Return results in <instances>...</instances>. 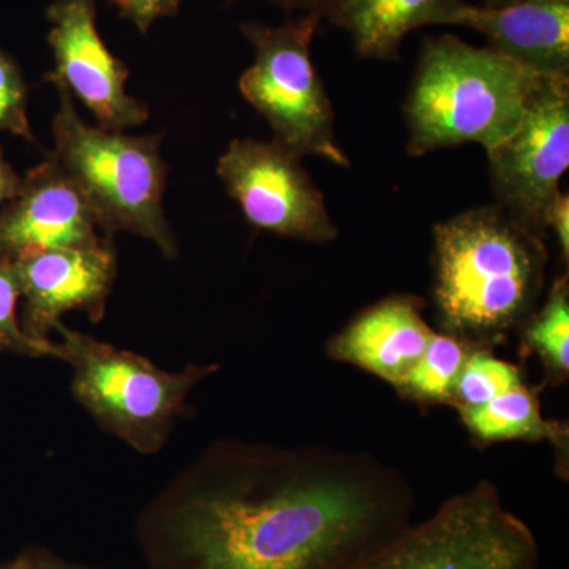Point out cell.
<instances>
[{
	"mask_svg": "<svg viewBox=\"0 0 569 569\" xmlns=\"http://www.w3.org/2000/svg\"><path fill=\"white\" fill-rule=\"evenodd\" d=\"M415 496L372 456L209 445L144 505L148 569H342L415 522Z\"/></svg>",
	"mask_w": 569,
	"mask_h": 569,
	"instance_id": "cell-1",
	"label": "cell"
},
{
	"mask_svg": "<svg viewBox=\"0 0 569 569\" xmlns=\"http://www.w3.org/2000/svg\"><path fill=\"white\" fill-rule=\"evenodd\" d=\"M433 299L445 332L488 350L529 320L545 284L542 239L497 206L438 223Z\"/></svg>",
	"mask_w": 569,
	"mask_h": 569,
	"instance_id": "cell-2",
	"label": "cell"
},
{
	"mask_svg": "<svg viewBox=\"0 0 569 569\" xmlns=\"http://www.w3.org/2000/svg\"><path fill=\"white\" fill-rule=\"evenodd\" d=\"M545 77L490 47L427 39L406 102L408 152L467 142L490 151L516 132Z\"/></svg>",
	"mask_w": 569,
	"mask_h": 569,
	"instance_id": "cell-3",
	"label": "cell"
},
{
	"mask_svg": "<svg viewBox=\"0 0 569 569\" xmlns=\"http://www.w3.org/2000/svg\"><path fill=\"white\" fill-rule=\"evenodd\" d=\"M58 361L71 369V392L104 432L138 455L153 456L168 443L193 389L220 366L190 362L178 372L146 356L56 325Z\"/></svg>",
	"mask_w": 569,
	"mask_h": 569,
	"instance_id": "cell-4",
	"label": "cell"
},
{
	"mask_svg": "<svg viewBox=\"0 0 569 569\" xmlns=\"http://www.w3.org/2000/svg\"><path fill=\"white\" fill-rule=\"evenodd\" d=\"M59 110L52 122V159L91 206L107 238L119 231L153 242L163 257H178V241L163 211L168 168L160 137H129L88 126L69 89L56 84Z\"/></svg>",
	"mask_w": 569,
	"mask_h": 569,
	"instance_id": "cell-5",
	"label": "cell"
},
{
	"mask_svg": "<svg viewBox=\"0 0 569 569\" xmlns=\"http://www.w3.org/2000/svg\"><path fill=\"white\" fill-rule=\"evenodd\" d=\"M538 561L533 531L481 481L342 569H535Z\"/></svg>",
	"mask_w": 569,
	"mask_h": 569,
	"instance_id": "cell-6",
	"label": "cell"
},
{
	"mask_svg": "<svg viewBox=\"0 0 569 569\" xmlns=\"http://www.w3.org/2000/svg\"><path fill=\"white\" fill-rule=\"evenodd\" d=\"M320 24V18L312 14L282 26L244 22L242 33L253 44L254 61L242 74L239 89L268 121L277 144L301 159L317 156L337 167H350L337 144L335 111L310 54Z\"/></svg>",
	"mask_w": 569,
	"mask_h": 569,
	"instance_id": "cell-7",
	"label": "cell"
},
{
	"mask_svg": "<svg viewBox=\"0 0 569 569\" xmlns=\"http://www.w3.org/2000/svg\"><path fill=\"white\" fill-rule=\"evenodd\" d=\"M488 157L497 208L545 239L546 217L569 167V73L542 78L516 132Z\"/></svg>",
	"mask_w": 569,
	"mask_h": 569,
	"instance_id": "cell-8",
	"label": "cell"
},
{
	"mask_svg": "<svg viewBox=\"0 0 569 569\" xmlns=\"http://www.w3.org/2000/svg\"><path fill=\"white\" fill-rule=\"evenodd\" d=\"M217 173L253 227L313 244L339 234L301 157L274 140L231 141Z\"/></svg>",
	"mask_w": 569,
	"mask_h": 569,
	"instance_id": "cell-9",
	"label": "cell"
},
{
	"mask_svg": "<svg viewBox=\"0 0 569 569\" xmlns=\"http://www.w3.org/2000/svg\"><path fill=\"white\" fill-rule=\"evenodd\" d=\"M47 17L56 62L47 80L74 93L93 112L100 129L122 132L148 121V107L126 92L129 69L100 36L96 0H56Z\"/></svg>",
	"mask_w": 569,
	"mask_h": 569,
	"instance_id": "cell-10",
	"label": "cell"
},
{
	"mask_svg": "<svg viewBox=\"0 0 569 569\" xmlns=\"http://www.w3.org/2000/svg\"><path fill=\"white\" fill-rule=\"evenodd\" d=\"M73 181L54 159L22 179L17 198L0 208V260L61 249H97L111 244Z\"/></svg>",
	"mask_w": 569,
	"mask_h": 569,
	"instance_id": "cell-11",
	"label": "cell"
},
{
	"mask_svg": "<svg viewBox=\"0 0 569 569\" xmlns=\"http://www.w3.org/2000/svg\"><path fill=\"white\" fill-rule=\"evenodd\" d=\"M14 266L21 283V326L32 339L52 342L56 325L73 310H81L93 323L103 320L118 274L112 244L47 250Z\"/></svg>",
	"mask_w": 569,
	"mask_h": 569,
	"instance_id": "cell-12",
	"label": "cell"
},
{
	"mask_svg": "<svg viewBox=\"0 0 569 569\" xmlns=\"http://www.w3.org/2000/svg\"><path fill=\"white\" fill-rule=\"evenodd\" d=\"M443 24L475 29L492 50L539 74L569 73V2L515 0L501 7L462 2Z\"/></svg>",
	"mask_w": 569,
	"mask_h": 569,
	"instance_id": "cell-13",
	"label": "cell"
},
{
	"mask_svg": "<svg viewBox=\"0 0 569 569\" xmlns=\"http://www.w3.org/2000/svg\"><path fill=\"white\" fill-rule=\"evenodd\" d=\"M421 309V301L415 296H389L332 337L328 355L396 388L436 332L427 325Z\"/></svg>",
	"mask_w": 569,
	"mask_h": 569,
	"instance_id": "cell-14",
	"label": "cell"
},
{
	"mask_svg": "<svg viewBox=\"0 0 569 569\" xmlns=\"http://www.w3.org/2000/svg\"><path fill=\"white\" fill-rule=\"evenodd\" d=\"M462 2L466 0H342L335 24L350 33L359 54L395 61L407 33L421 26L443 24Z\"/></svg>",
	"mask_w": 569,
	"mask_h": 569,
	"instance_id": "cell-15",
	"label": "cell"
},
{
	"mask_svg": "<svg viewBox=\"0 0 569 569\" xmlns=\"http://www.w3.org/2000/svg\"><path fill=\"white\" fill-rule=\"evenodd\" d=\"M460 419L479 443L526 440L550 441L568 452V429L560 422L548 421L541 413L537 392L526 385L496 397L485 406L460 408Z\"/></svg>",
	"mask_w": 569,
	"mask_h": 569,
	"instance_id": "cell-16",
	"label": "cell"
},
{
	"mask_svg": "<svg viewBox=\"0 0 569 569\" xmlns=\"http://www.w3.org/2000/svg\"><path fill=\"white\" fill-rule=\"evenodd\" d=\"M473 348L459 337L433 332L425 353L397 385V391L419 403L451 406L456 381Z\"/></svg>",
	"mask_w": 569,
	"mask_h": 569,
	"instance_id": "cell-17",
	"label": "cell"
},
{
	"mask_svg": "<svg viewBox=\"0 0 569 569\" xmlns=\"http://www.w3.org/2000/svg\"><path fill=\"white\" fill-rule=\"evenodd\" d=\"M523 343L539 356L552 381H567L569 373L568 277L556 280L548 301L527 321Z\"/></svg>",
	"mask_w": 569,
	"mask_h": 569,
	"instance_id": "cell-18",
	"label": "cell"
},
{
	"mask_svg": "<svg viewBox=\"0 0 569 569\" xmlns=\"http://www.w3.org/2000/svg\"><path fill=\"white\" fill-rule=\"evenodd\" d=\"M520 385L523 380L518 366L496 358L485 348H473L456 381L451 406L458 410L485 406Z\"/></svg>",
	"mask_w": 569,
	"mask_h": 569,
	"instance_id": "cell-19",
	"label": "cell"
},
{
	"mask_svg": "<svg viewBox=\"0 0 569 569\" xmlns=\"http://www.w3.org/2000/svg\"><path fill=\"white\" fill-rule=\"evenodd\" d=\"M20 299L21 283L17 266L0 260V353L58 359L54 340L39 342L26 335L18 316Z\"/></svg>",
	"mask_w": 569,
	"mask_h": 569,
	"instance_id": "cell-20",
	"label": "cell"
},
{
	"mask_svg": "<svg viewBox=\"0 0 569 569\" xmlns=\"http://www.w3.org/2000/svg\"><path fill=\"white\" fill-rule=\"evenodd\" d=\"M0 132L33 141L28 119V86L18 63L0 48Z\"/></svg>",
	"mask_w": 569,
	"mask_h": 569,
	"instance_id": "cell-21",
	"label": "cell"
},
{
	"mask_svg": "<svg viewBox=\"0 0 569 569\" xmlns=\"http://www.w3.org/2000/svg\"><path fill=\"white\" fill-rule=\"evenodd\" d=\"M0 569H108L69 559L41 545L24 546L9 559L0 560Z\"/></svg>",
	"mask_w": 569,
	"mask_h": 569,
	"instance_id": "cell-22",
	"label": "cell"
},
{
	"mask_svg": "<svg viewBox=\"0 0 569 569\" xmlns=\"http://www.w3.org/2000/svg\"><path fill=\"white\" fill-rule=\"evenodd\" d=\"M122 18L133 22L138 31L148 33L153 22L176 17L182 0H111Z\"/></svg>",
	"mask_w": 569,
	"mask_h": 569,
	"instance_id": "cell-23",
	"label": "cell"
},
{
	"mask_svg": "<svg viewBox=\"0 0 569 569\" xmlns=\"http://www.w3.org/2000/svg\"><path fill=\"white\" fill-rule=\"evenodd\" d=\"M279 9L293 13L312 14L321 21H329L335 24L337 11L342 0H271Z\"/></svg>",
	"mask_w": 569,
	"mask_h": 569,
	"instance_id": "cell-24",
	"label": "cell"
},
{
	"mask_svg": "<svg viewBox=\"0 0 569 569\" xmlns=\"http://www.w3.org/2000/svg\"><path fill=\"white\" fill-rule=\"evenodd\" d=\"M546 224L552 228L553 233L559 238L561 253L568 260L569 254V197L568 193L557 194L553 203L550 204Z\"/></svg>",
	"mask_w": 569,
	"mask_h": 569,
	"instance_id": "cell-25",
	"label": "cell"
},
{
	"mask_svg": "<svg viewBox=\"0 0 569 569\" xmlns=\"http://www.w3.org/2000/svg\"><path fill=\"white\" fill-rule=\"evenodd\" d=\"M22 190V178L11 168L0 148V206L9 203Z\"/></svg>",
	"mask_w": 569,
	"mask_h": 569,
	"instance_id": "cell-26",
	"label": "cell"
},
{
	"mask_svg": "<svg viewBox=\"0 0 569 569\" xmlns=\"http://www.w3.org/2000/svg\"><path fill=\"white\" fill-rule=\"evenodd\" d=\"M515 2V0H482V6L486 7H501L507 6V3Z\"/></svg>",
	"mask_w": 569,
	"mask_h": 569,
	"instance_id": "cell-27",
	"label": "cell"
},
{
	"mask_svg": "<svg viewBox=\"0 0 569 569\" xmlns=\"http://www.w3.org/2000/svg\"><path fill=\"white\" fill-rule=\"evenodd\" d=\"M550 2H569V0H550Z\"/></svg>",
	"mask_w": 569,
	"mask_h": 569,
	"instance_id": "cell-28",
	"label": "cell"
},
{
	"mask_svg": "<svg viewBox=\"0 0 569 569\" xmlns=\"http://www.w3.org/2000/svg\"><path fill=\"white\" fill-rule=\"evenodd\" d=\"M231 2H234V0H231Z\"/></svg>",
	"mask_w": 569,
	"mask_h": 569,
	"instance_id": "cell-29",
	"label": "cell"
}]
</instances>
